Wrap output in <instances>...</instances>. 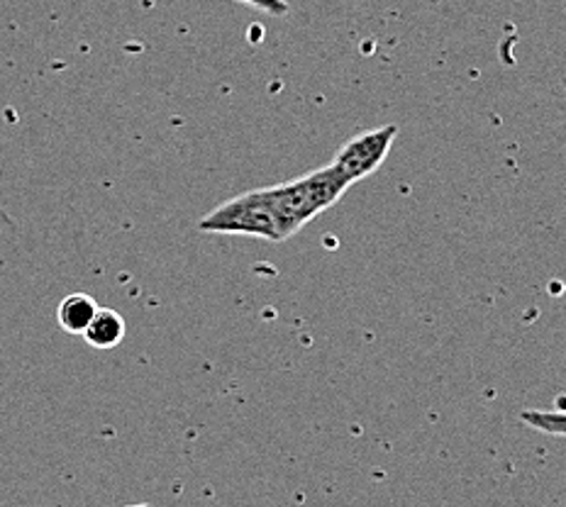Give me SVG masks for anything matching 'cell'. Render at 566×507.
<instances>
[{
	"mask_svg": "<svg viewBox=\"0 0 566 507\" xmlns=\"http://www.w3.org/2000/svg\"><path fill=\"white\" fill-rule=\"evenodd\" d=\"M198 230L208 234H240V237L266 242H286L296 234L276 210L269 186L226 200L203 215V220L198 222Z\"/></svg>",
	"mask_w": 566,
	"mask_h": 507,
	"instance_id": "6da1fadb",
	"label": "cell"
},
{
	"mask_svg": "<svg viewBox=\"0 0 566 507\" xmlns=\"http://www.w3.org/2000/svg\"><path fill=\"white\" fill-rule=\"evenodd\" d=\"M347 188L349 186L327 163V167L298 176V179L269 186V193L274 198L281 218L289 222V228L293 232H301L321 212L333 208L347 193Z\"/></svg>",
	"mask_w": 566,
	"mask_h": 507,
	"instance_id": "7a4b0ae2",
	"label": "cell"
},
{
	"mask_svg": "<svg viewBox=\"0 0 566 507\" xmlns=\"http://www.w3.org/2000/svg\"><path fill=\"white\" fill-rule=\"evenodd\" d=\"M396 135H398L396 125H384V127L369 129V133L352 137L339 147L335 159L329 161V167L337 171L339 179L347 186L359 183L386 161L388 151H391L396 141Z\"/></svg>",
	"mask_w": 566,
	"mask_h": 507,
	"instance_id": "3957f363",
	"label": "cell"
},
{
	"mask_svg": "<svg viewBox=\"0 0 566 507\" xmlns=\"http://www.w3.org/2000/svg\"><path fill=\"white\" fill-rule=\"evenodd\" d=\"M81 337H84L93 349H101V351L115 349L125 339L123 315L111 308H98V313L93 315L91 325L86 327V332Z\"/></svg>",
	"mask_w": 566,
	"mask_h": 507,
	"instance_id": "277c9868",
	"label": "cell"
},
{
	"mask_svg": "<svg viewBox=\"0 0 566 507\" xmlns=\"http://www.w3.org/2000/svg\"><path fill=\"white\" fill-rule=\"evenodd\" d=\"M98 313V305L86 293H71L62 303H59L56 320L69 335H84L91 325L93 315Z\"/></svg>",
	"mask_w": 566,
	"mask_h": 507,
	"instance_id": "5b68a950",
	"label": "cell"
},
{
	"mask_svg": "<svg viewBox=\"0 0 566 507\" xmlns=\"http://www.w3.org/2000/svg\"><path fill=\"white\" fill-rule=\"evenodd\" d=\"M521 420L530 430L566 440V412L564 410H525Z\"/></svg>",
	"mask_w": 566,
	"mask_h": 507,
	"instance_id": "8992f818",
	"label": "cell"
},
{
	"mask_svg": "<svg viewBox=\"0 0 566 507\" xmlns=\"http://www.w3.org/2000/svg\"><path fill=\"white\" fill-rule=\"evenodd\" d=\"M238 3L250 6L254 10H262V13L274 15V18H281V15L289 13L286 0H238Z\"/></svg>",
	"mask_w": 566,
	"mask_h": 507,
	"instance_id": "52a82bcc",
	"label": "cell"
}]
</instances>
